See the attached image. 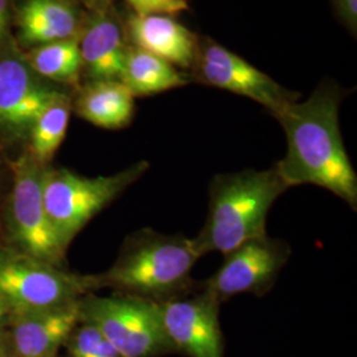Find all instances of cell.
I'll use <instances>...</instances> for the list:
<instances>
[{"instance_id":"1","label":"cell","mask_w":357,"mask_h":357,"mask_svg":"<svg viewBox=\"0 0 357 357\" xmlns=\"http://www.w3.org/2000/svg\"><path fill=\"white\" fill-rule=\"evenodd\" d=\"M340 89L321 84L305 101L289 103L274 115L287 142L286 155L274 168L289 188L321 187L356 211L357 176L340 131Z\"/></svg>"},{"instance_id":"2","label":"cell","mask_w":357,"mask_h":357,"mask_svg":"<svg viewBox=\"0 0 357 357\" xmlns=\"http://www.w3.org/2000/svg\"><path fill=\"white\" fill-rule=\"evenodd\" d=\"M199 258L192 238L143 228L128 234L114 264L96 277L100 290L160 303L197 289L192 270Z\"/></svg>"},{"instance_id":"3","label":"cell","mask_w":357,"mask_h":357,"mask_svg":"<svg viewBox=\"0 0 357 357\" xmlns=\"http://www.w3.org/2000/svg\"><path fill=\"white\" fill-rule=\"evenodd\" d=\"M289 190L277 169H243L218 174L209 184L208 216L192 238L200 257L227 255L246 241L266 233L268 212Z\"/></svg>"},{"instance_id":"4","label":"cell","mask_w":357,"mask_h":357,"mask_svg":"<svg viewBox=\"0 0 357 357\" xmlns=\"http://www.w3.org/2000/svg\"><path fill=\"white\" fill-rule=\"evenodd\" d=\"M47 167L26 149L13 156V180L3 208L0 243L52 265L68 268V250L60 243L44 206L43 183Z\"/></svg>"},{"instance_id":"5","label":"cell","mask_w":357,"mask_h":357,"mask_svg":"<svg viewBox=\"0 0 357 357\" xmlns=\"http://www.w3.org/2000/svg\"><path fill=\"white\" fill-rule=\"evenodd\" d=\"M149 168L147 160H139L113 175L89 178L65 167H47L43 183L44 206L65 249L68 250L78 233Z\"/></svg>"},{"instance_id":"6","label":"cell","mask_w":357,"mask_h":357,"mask_svg":"<svg viewBox=\"0 0 357 357\" xmlns=\"http://www.w3.org/2000/svg\"><path fill=\"white\" fill-rule=\"evenodd\" d=\"M100 290L96 274H79L0 243V299L13 311L72 306Z\"/></svg>"},{"instance_id":"7","label":"cell","mask_w":357,"mask_h":357,"mask_svg":"<svg viewBox=\"0 0 357 357\" xmlns=\"http://www.w3.org/2000/svg\"><path fill=\"white\" fill-rule=\"evenodd\" d=\"M78 319L96 327L122 357H159L175 351L156 302L125 294H86L78 301Z\"/></svg>"},{"instance_id":"8","label":"cell","mask_w":357,"mask_h":357,"mask_svg":"<svg viewBox=\"0 0 357 357\" xmlns=\"http://www.w3.org/2000/svg\"><path fill=\"white\" fill-rule=\"evenodd\" d=\"M69 90L38 76L13 36L0 44V142L22 151L44 109Z\"/></svg>"},{"instance_id":"9","label":"cell","mask_w":357,"mask_h":357,"mask_svg":"<svg viewBox=\"0 0 357 357\" xmlns=\"http://www.w3.org/2000/svg\"><path fill=\"white\" fill-rule=\"evenodd\" d=\"M291 255L290 245L268 234L246 241L224 255L216 273L199 287L224 303L240 294L264 296L271 290Z\"/></svg>"},{"instance_id":"10","label":"cell","mask_w":357,"mask_h":357,"mask_svg":"<svg viewBox=\"0 0 357 357\" xmlns=\"http://www.w3.org/2000/svg\"><path fill=\"white\" fill-rule=\"evenodd\" d=\"M196 78L205 85L250 98L271 115L298 101V93L283 88L275 79L212 38H200L193 66Z\"/></svg>"},{"instance_id":"11","label":"cell","mask_w":357,"mask_h":357,"mask_svg":"<svg viewBox=\"0 0 357 357\" xmlns=\"http://www.w3.org/2000/svg\"><path fill=\"white\" fill-rule=\"evenodd\" d=\"M220 306L221 303L199 287V282L193 293L158 303L174 349L190 357H224Z\"/></svg>"},{"instance_id":"12","label":"cell","mask_w":357,"mask_h":357,"mask_svg":"<svg viewBox=\"0 0 357 357\" xmlns=\"http://www.w3.org/2000/svg\"><path fill=\"white\" fill-rule=\"evenodd\" d=\"M78 321L77 302L59 308L13 311L3 331L13 357H56Z\"/></svg>"},{"instance_id":"13","label":"cell","mask_w":357,"mask_h":357,"mask_svg":"<svg viewBox=\"0 0 357 357\" xmlns=\"http://www.w3.org/2000/svg\"><path fill=\"white\" fill-rule=\"evenodd\" d=\"M86 13L72 0H17L13 3L15 41L29 48L79 38Z\"/></svg>"},{"instance_id":"14","label":"cell","mask_w":357,"mask_h":357,"mask_svg":"<svg viewBox=\"0 0 357 357\" xmlns=\"http://www.w3.org/2000/svg\"><path fill=\"white\" fill-rule=\"evenodd\" d=\"M78 41L84 81L121 78L130 44L125 24L114 7L101 13H86Z\"/></svg>"},{"instance_id":"15","label":"cell","mask_w":357,"mask_h":357,"mask_svg":"<svg viewBox=\"0 0 357 357\" xmlns=\"http://www.w3.org/2000/svg\"><path fill=\"white\" fill-rule=\"evenodd\" d=\"M125 31L130 45L155 54L178 69L193 66L200 38L175 16L130 13Z\"/></svg>"},{"instance_id":"16","label":"cell","mask_w":357,"mask_h":357,"mask_svg":"<svg viewBox=\"0 0 357 357\" xmlns=\"http://www.w3.org/2000/svg\"><path fill=\"white\" fill-rule=\"evenodd\" d=\"M73 112L97 128L121 130L132 122L135 97L119 79L84 81L73 90Z\"/></svg>"},{"instance_id":"17","label":"cell","mask_w":357,"mask_h":357,"mask_svg":"<svg viewBox=\"0 0 357 357\" xmlns=\"http://www.w3.org/2000/svg\"><path fill=\"white\" fill-rule=\"evenodd\" d=\"M119 81L134 97H149L185 86L190 79L166 60L128 45Z\"/></svg>"},{"instance_id":"18","label":"cell","mask_w":357,"mask_h":357,"mask_svg":"<svg viewBox=\"0 0 357 357\" xmlns=\"http://www.w3.org/2000/svg\"><path fill=\"white\" fill-rule=\"evenodd\" d=\"M78 38H68L24 51L38 76L65 88L76 89L82 79V60Z\"/></svg>"},{"instance_id":"19","label":"cell","mask_w":357,"mask_h":357,"mask_svg":"<svg viewBox=\"0 0 357 357\" xmlns=\"http://www.w3.org/2000/svg\"><path fill=\"white\" fill-rule=\"evenodd\" d=\"M73 90L54 98L40 114L31 130L26 147L29 153L44 166H50L63 144L69 119L73 113Z\"/></svg>"},{"instance_id":"20","label":"cell","mask_w":357,"mask_h":357,"mask_svg":"<svg viewBox=\"0 0 357 357\" xmlns=\"http://www.w3.org/2000/svg\"><path fill=\"white\" fill-rule=\"evenodd\" d=\"M64 347L68 357H122L96 327L82 321H78Z\"/></svg>"},{"instance_id":"21","label":"cell","mask_w":357,"mask_h":357,"mask_svg":"<svg viewBox=\"0 0 357 357\" xmlns=\"http://www.w3.org/2000/svg\"><path fill=\"white\" fill-rule=\"evenodd\" d=\"M131 7L132 13L147 15V13H163L175 16L190 10L187 0H125Z\"/></svg>"},{"instance_id":"22","label":"cell","mask_w":357,"mask_h":357,"mask_svg":"<svg viewBox=\"0 0 357 357\" xmlns=\"http://www.w3.org/2000/svg\"><path fill=\"white\" fill-rule=\"evenodd\" d=\"M15 155L0 142V228H1V216H3V208L7 199V195L11 187L13 180V169L11 162Z\"/></svg>"},{"instance_id":"23","label":"cell","mask_w":357,"mask_h":357,"mask_svg":"<svg viewBox=\"0 0 357 357\" xmlns=\"http://www.w3.org/2000/svg\"><path fill=\"white\" fill-rule=\"evenodd\" d=\"M13 0H0V44L13 38Z\"/></svg>"},{"instance_id":"24","label":"cell","mask_w":357,"mask_h":357,"mask_svg":"<svg viewBox=\"0 0 357 357\" xmlns=\"http://www.w3.org/2000/svg\"><path fill=\"white\" fill-rule=\"evenodd\" d=\"M86 13H101L114 7V0H72Z\"/></svg>"},{"instance_id":"25","label":"cell","mask_w":357,"mask_h":357,"mask_svg":"<svg viewBox=\"0 0 357 357\" xmlns=\"http://www.w3.org/2000/svg\"><path fill=\"white\" fill-rule=\"evenodd\" d=\"M337 3L345 20L355 26L357 19V0H337Z\"/></svg>"},{"instance_id":"26","label":"cell","mask_w":357,"mask_h":357,"mask_svg":"<svg viewBox=\"0 0 357 357\" xmlns=\"http://www.w3.org/2000/svg\"><path fill=\"white\" fill-rule=\"evenodd\" d=\"M0 357H13L6 333L3 331V327H0Z\"/></svg>"},{"instance_id":"27","label":"cell","mask_w":357,"mask_h":357,"mask_svg":"<svg viewBox=\"0 0 357 357\" xmlns=\"http://www.w3.org/2000/svg\"><path fill=\"white\" fill-rule=\"evenodd\" d=\"M10 314H11L10 307L7 306V305L0 299V327H3V324L6 323V320H7Z\"/></svg>"}]
</instances>
